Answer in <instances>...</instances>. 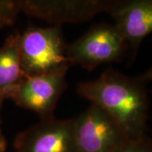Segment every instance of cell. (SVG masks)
Returning a JSON list of instances; mask_svg holds the SVG:
<instances>
[{"mask_svg": "<svg viewBox=\"0 0 152 152\" xmlns=\"http://www.w3.org/2000/svg\"><path fill=\"white\" fill-rule=\"evenodd\" d=\"M151 77V72L135 78L109 68L96 79L80 82L76 91L111 116L128 140H136L146 135Z\"/></svg>", "mask_w": 152, "mask_h": 152, "instance_id": "1", "label": "cell"}, {"mask_svg": "<svg viewBox=\"0 0 152 152\" xmlns=\"http://www.w3.org/2000/svg\"><path fill=\"white\" fill-rule=\"evenodd\" d=\"M19 47L22 69L26 75L47 73L69 64L67 44L61 26L29 27L20 33Z\"/></svg>", "mask_w": 152, "mask_h": 152, "instance_id": "2", "label": "cell"}, {"mask_svg": "<svg viewBox=\"0 0 152 152\" xmlns=\"http://www.w3.org/2000/svg\"><path fill=\"white\" fill-rule=\"evenodd\" d=\"M128 50L124 39L114 25L98 23L67 45L66 57L70 65L92 70L98 66L120 61Z\"/></svg>", "mask_w": 152, "mask_h": 152, "instance_id": "3", "label": "cell"}, {"mask_svg": "<svg viewBox=\"0 0 152 152\" xmlns=\"http://www.w3.org/2000/svg\"><path fill=\"white\" fill-rule=\"evenodd\" d=\"M69 67L66 64L47 73L25 75L7 99L20 107L36 113L41 120L54 118L56 106L67 88L66 76Z\"/></svg>", "mask_w": 152, "mask_h": 152, "instance_id": "4", "label": "cell"}, {"mask_svg": "<svg viewBox=\"0 0 152 152\" xmlns=\"http://www.w3.org/2000/svg\"><path fill=\"white\" fill-rule=\"evenodd\" d=\"M75 152H115L128 139L115 120L91 104L73 118Z\"/></svg>", "mask_w": 152, "mask_h": 152, "instance_id": "5", "label": "cell"}, {"mask_svg": "<svg viewBox=\"0 0 152 152\" xmlns=\"http://www.w3.org/2000/svg\"><path fill=\"white\" fill-rule=\"evenodd\" d=\"M21 12L50 25L86 22L107 13L117 0H19Z\"/></svg>", "mask_w": 152, "mask_h": 152, "instance_id": "6", "label": "cell"}, {"mask_svg": "<svg viewBox=\"0 0 152 152\" xmlns=\"http://www.w3.org/2000/svg\"><path fill=\"white\" fill-rule=\"evenodd\" d=\"M15 152H75L73 118L42 120L17 135Z\"/></svg>", "mask_w": 152, "mask_h": 152, "instance_id": "7", "label": "cell"}, {"mask_svg": "<svg viewBox=\"0 0 152 152\" xmlns=\"http://www.w3.org/2000/svg\"><path fill=\"white\" fill-rule=\"evenodd\" d=\"M107 14L134 56L152 31V0H117Z\"/></svg>", "mask_w": 152, "mask_h": 152, "instance_id": "8", "label": "cell"}, {"mask_svg": "<svg viewBox=\"0 0 152 152\" xmlns=\"http://www.w3.org/2000/svg\"><path fill=\"white\" fill-rule=\"evenodd\" d=\"M19 37V32L11 34L0 48V93L5 100L26 75L22 69Z\"/></svg>", "mask_w": 152, "mask_h": 152, "instance_id": "9", "label": "cell"}, {"mask_svg": "<svg viewBox=\"0 0 152 152\" xmlns=\"http://www.w3.org/2000/svg\"><path fill=\"white\" fill-rule=\"evenodd\" d=\"M20 12L19 0H0V31L14 25Z\"/></svg>", "mask_w": 152, "mask_h": 152, "instance_id": "10", "label": "cell"}, {"mask_svg": "<svg viewBox=\"0 0 152 152\" xmlns=\"http://www.w3.org/2000/svg\"><path fill=\"white\" fill-rule=\"evenodd\" d=\"M115 152H152V145L148 136L136 140H127Z\"/></svg>", "mask_w": 152, "mask_h": 152, "instance_id": "11", "label": "cell"}, {"mask_svg": "<svg viewBox=\"0 0 152 152\" xmlns=\"http://www.w3.org/2000/svg\"><path fill=\"white\" fill-rule=\"evenodd\" d=\"M6 150H7V141L0 124V152H5Z\"/></svg>", "mask_w": 152, "mask_h": 152, "instance_id": "12", "label": "cell"}, {"mask_svg": "<svg viewBox=\"0 0 152 152\" xmlns=\"http://www.w3.org/2000/svg\"><path fill=\"white\" fill-rule=\"evenodd\" d=\"M4 97L3 96V95L0 93V110L2 108V106H3V103H4Z\"/></svg>", "mask_w": 152, "mask_h": 152, "instance_id": "13", "label": "cell"}]
</instances>
